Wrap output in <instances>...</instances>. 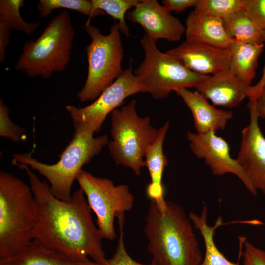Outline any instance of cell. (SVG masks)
I'll use <instances>...</instances> for the list:
<instances>
[{
	"label": "cell",
	"mask_w": 265,
	"mask_h": 265,
	"mask_svg": "<svg viewBox=\"0 0 265 265\" xmlns=\"http://www.w3.org/2000/svg\"><path fill=\"white\" fill-rule=\"evenodd\" d=\"M27 173L37 209L34 239L76 261L91 260L106 265L103 238L93 222L83 190L75 191L68 201L52 193L46 180H40L28 166L16 164Z\"/></svg>",
	"instance_id": "obj_1"
},
{
	"label": "cell",
	"mask_w": 265,
	"mask_h": 265,
	"mask_svg": "<svg viewBox=\"0 0 265 265\" xmlns=\"http://www.w3.org/2000/svg\"><path fill=\"white\" fill-rule=\"evenodd\" d=\"M148 250L152 259L150 265H199L203 256L190 220L183 208L166 201L161 212L151 200L144 228Z\"/></svg>",
	"instance_id": "obj_2"
},
{
	"label": "cell",
	"mask_w": 265,
	"mask_h": 265,
	"mask_svg": "<svg viewBox=\"0 0 265 265\" xmlns=\"http://www.w3.org/2000/svg\"><path fill=\"white\" fill-rule=\"evenodd\" d=\"M74 132L72 139L59 155L55 163L48 164L32 156L33 152L13 155V165L23 164L37 171L50 184L52 194L57 198L68 201L71 197L74 182L84 165L90 162L108 145L107 135L94 137V130L88 125L73 122Z\"/></svg>",
	"instance_id": "obj_3"
},
{
	"label": "cell",
	"mask_w": 265,
	"mask_h": 265,
	"mask_svg": "<svg viewBox=\"0 0 265 265\" xmlns=\"http://www.w3.org/2000/svg\"><path fill=\"white\" fill-rule=\"evenodd\" d=\"M37 209L30 186L0 171V260L12 256L34 239Z\"/></svg>",
	"instance_id": "obj_4"
},
{
	"label": "cell",
	"mask_w": 265,
	"mask_h": 265,
	"mask_svg": "<svg viewBox=\"0 0 265 265\" xmlns=\"http://www.w3.org/2000/svg\"><path fill=\"white\" fill-rule=\"evenodd\" d=\"M75 30L69 13L63 11L48 24L35 40L22 46L15 69L29 77L48 79L64 71L71 60Z\"/></svg>",
	"instance_id": "obj_5"
},
{
	"label": "cell",
	"mask_w": 265,
	"mask_h": 265,
	"mask_svg": "<svg viewBox=\"0 0 265 265\" xmlns=\"http://www.w3.org/2000/svg\"><path fill=\"white\" fill-rule=\"evenodd\" d=\"M136 106V100L133 99L112 112V139L107 145L117 165L130 168L138 176L145 166L146 152L157 139L159 129L151 125L150 117L138 115Z\"/></svg>",
	"instance_id": "obj_6"
},
{
	"label": "cell",
	"mask_w": 265,
	"mask_h": 265,
	"mask_svg": "<svg viewBox=\"0 0 265 265\" xmlns=\"http://www.w3.org/2000/svg\"><path fill=\"white\" fill-rule=\"evenodd\" d=\"M84 28L91 41L86 47L87 78L77 95L81 102L95 100L124 72L122 68L123 48L118 23L111 26L110 33L106 35L91 24L89 18Z\"/></svg>",
	"instance_id": "obj_7"
},
{
	"label": "cell",
	"mask_w": 265,
	"mask_h": 265,
	"mask_svg": "<svg viewBox=\"0 0 265 265\" xmlns=\"http://www.w3.org/2000/svg\"><path fill=\"white\" fill-rule=\"evenodd\" d=\"M140 43L144 58L134 73L142 93H148L156 99H163L177 89L195 88L207 77L190 71L176 58L161 52L156 41L146 34Z\"/></svg>",
	"instance_id": "obj_8"
},
{
	"label": "cell",
	"mask_w": 265,
	"mask_h": 265,
	"mask_svg": "<svg viewBox=\"0 0 265 265\" xmlns=\"http://www.w3.org/2000/svg\"><path fill=\"white\" fill-rule=\"evenodd\" d=\"M76 180L96 216L97 227L103 238L114 240L115 218L130 211L133 205L134 198L129 187L123 184L115 186L112 180L96 177L83 169Z\"/></svg>",
	"instance_id": "obj_9"
},
{
	"label": "cell",
	"mask_w": 265,
	"mask_h": 265,
	"mask_svg": "<svg viewBox=\"0 0 265 265\" xmlns=\"http://www.w3.org/2000/svg\"><path fill=\"white\" fill-rule=\"evenodd\" d=\"M132 62L131 60L128 68L90 105L83 107L66 106L72 121L86 124L98 133L107 116L117 109L127 98L142 93L138 79L132 72Z\"/></svg>",
	"instance_id": "obj_10"
},
{
	"label": "cell",
	"mask_w": 265,
	"mask_h": 265,
	"mask_svg": "<svg viewBox=\"0 0 265 265\" xmlns=\"http://www.w3.org/2000/svg\"><path fill=\"white\" fill-rule=\"evenodd\" d=\"M187 138L190 147L198 158L203 159L213 175L222 176L226 173L236 175L253 195L257 192L253 188L243 168L230 155L228 143L215 132L198 133L188 132Z\"/></svg>",
	"instance_id": "obj_11"
},
{
	"label": "cell",
	"mask_w": 265,
	"mask_h": 265,
	"mask_svg": "<svg viewBox=\"0 0 265 265\" xmlns=\"http://www.w3.org/2000/svg\"><path fill=\"white\" fill-rule=\"evenodd\" d=\"M249 124L241 131V143L237 160L253 188L265 195V138L259 125L254 100H249Z\"/></svg>",
	"instance_id": "obj_12"
},
{
	"label": "cell",
	"mask_w": 265,
	"mask_h": 265,
	"mask_svg": "<svg viewBox=\"0 0 265 265\" xmlns=\"http://www.w3.org/2000/svg\"><path fill=\"white\" fill-rule=\"evenodd\" d=\"M130 22L139 24L146 35L157 42L162 39L177 42L185 32L186 26L156 0H140L126 14Z\"/></svg>",
	"instance_id": "obj_13"
},
{
	"label": "cell",
	"mask_w": 265,
	"mask_h": 265,
	"mask_svg": "<svg viewBox=\"0 0 265 265\" xmlns=\"http://www.w3.org/2000/svg\"><path fill=\"white\" fill-rule=\"evenodd\" d=\"M190 71L202 75H212L229 69V48L186 40L166 52Z\"/></svg>",
	"instance_id": "obj_14"
},
{
	"label": "cell",
	"mask_w": 265,
	"mask_h": 265,
	"mask_svg": "<svg viewBox=\"0 0 265 265\" xmlns=\"http://www.w3.org/2000/svg\"><path fill=\"white\" fill-rule=\"evenodd\" d=\"M250 87L228 69L207 76L195 88L213 106L233 108L248 98Z\"/></svg>",
	"instance_id": "obj_15"
},
{
	"label": "cell",
	"mask_w": 265,
	"mask_h": 265,
	"mask_svg": "<svg viewBox=\"0 0 265 265\" xmlns=\"http://www.w3.org/2000/svg\"><path fill=\"white\" fill-rule=\"evenodd\" d=\"M179 96L190 110L195 129L198 133H216L225 129L233 114L232 111L217 109L198 91L179 89L174 91Z\"/></svg>",
	"instance_id": "obj_16"
},
{
	"label": "cell",
	"mask_w": 265,
	"mask_h": 265,
	"mask_svg": "<svg viewBox=\"0 0 265 265\" xmlns=\"http://www.w3.org/2000/svg\"><path fill=\"white\" fill-rule=\"evenodd\" d=\"M169 127V122L167 121L159 129L158 137L148 148L145 156V166L148 169L151 179V182L147 187V194L151 200L155 202L162 212L165 210L166 206L162 180L165 168L168 165L163 145Z\"/></svg>",
	"instance_id": "obj_17"
},
{
	"label": "cell",
	"mask_w": 265,
	"mask_h": 265,
	"mask_svg": "<svg viewBox=\"0 0 265 265\" xmlns=\"http://www.w3.org/2000/svg\"><path fill=\"white\" fill-rule=\"evenodd\" d=\"M186 40L228 48L234 41L220 19L193 10L186 21Z\"/></svg>",
	"instance_id": "obj_18"
},
{
	"label": "cell",
	"mask_w": 265,
	"mask_h": 265,
	"mask_svg": "<svg viewBox=\"0 0 265 265\" xmlns=\"http://www.w3.org/2000/svg\"><path fill=\"white\" fill-rule=\"evenodd\" d=\"M0 265H101L91 259L74 260L36 239L16 254L0 260Z\"/></svg>",
	"instance_id": "obj_19"
},
{
	"label": "cell",
	"mask_w": 265,
	"mask_h": 265,
	"mask_svg": "<svg viewBox=\"0 0 265 265\" xmlns=\"http://www.w3.org/2000/svg\"><path fill=\"white\" fill-rule=\"evenodd\" d=\"M264 44H252L234 40L230 51V71L249 86L256 74L258 58L264 50Z\"/></svg>",
	"instance_id": "obj_20"
},
{
	"label": "cell",
	"mask_w": 265,
	"mask_h": 265,
	"mask_svg": "<svg viewBox=\"0 0 265 265\" xmlns=\"http://www.w3.org/2000/svg\"><path fill=\"white\" fill-rule=\"evenodd\" d=\"M207 207L203 205L200 215L191 212L189 218L194 227L199 230L205 246V253L204 259L199 265H240L238 262L236 263L229 261L217 248L214 237L216 229L223 224L222 218L219 216L213 226L207 224Z\"/></svg>",
	"instance_id": "obj_21"
},
{
	"label": "cell",
	"mask_w": 265,
	"mask_h": 265,
	"mask_svg": "<svg viewBox=\"0 0 265 265\" xmlns=\"http://www.w3.org/2000/svg\"><path fill=\"white\" fill-rule=\"evenodd\" d=\"M229 36L234 40L245 43H264L263 31L260 30L242 10L223 21Z\"/></svg>",
	"instance_id": "obj_22"
},
{
	"label": "cell",
	"mask_w": 265,
	"mask_h": 265,
	"mask_svg": "<svg viewBox=\"0 0 265 265\" xmlns=\"http://www.w3.org/2000/svg\"><path fill=\"white\" fill-rule=\"evenodd\" d=\"M24 2L23 0H0V25L10 31L16 30L30 35L38 29L39 23H28L22 18L20 9Z\"/></svg>",
	"instance_id": "obj_23"
},
{
	"label": "cell",
	"mask_w": 265,
	"mask_h": 265,
	"mask_svg": "<svg viewBox=\"0 0 265 265\" xmlns=\"http://www.w3.org/2000/svg\"><path fill=\"white\" fill-rule=\"evenodd\" d=\"M37 8L40 16L43 18L53 10L62 8L78 11L88 16L90 19L106 14L103 11L95 9L91 0H39Z\"/></svg>",
	"instance_id": "obj_24"
},
{
	"label": "cell",
	"mask_w": 265,
	"mask_h": 265,
	"mask_svg": "<svg viewBox=\"0 0 265 265\" xmlns=\"http://www.w3.org/2000/svg\"><path fill=\"white\" fill-rule=\"evenodd\" d=\"M140 0H91L95 9L103 11L118 22L119 29L122 34L128 36L129 28L126 22L127 13L133 8Z\"/></svg>",
	"instance_id": "obj_25"
},
{
	"label": "cell",
	"mask_w": 265,
	"mask_h": 265,
	"mask_svg": "<svg viewBox=\"0 0 265 265\" xmlns=\"http://www.w3.org/2000/svg\"><path fill=\"white\" fill-rule=\"evenodd\" d=\"M243 0H199L194 10L222 21L242 10Z\"/></svg>",
	"instance_id": "obj_26"
},
{
	"label": "cell",
	"mask_w": 265,
	"mask_h": 265,
	"mask_svg": "<svg viewBox=\"0 0 265 265\" xmlns=\"http://www.w3.org/2000/svg\"><path fill=\"white\" fill-rule=\"evenodd\" d=\"M25 129L14 123L9 116L8 106L0 98V136L15 142L20 141Z\"/></svg>",
	"instance_id": "obj_27"
},
{
	"label": "cell",
	"mask_w": 265,
	"mask_h": 265,
	"mask_svg": "<svg viewBox=\"0 0 265 265\" xmlns=\"http://www.w3.org/2000/svg\"><path fill=\"white\" fill-rule=\"evenodd\" d=\"M119 226V236L117 246L114 254L109 259H107L106 265H145L135 261L127 253L124 241V214L117 217Z\"/></svg>",
	"instance_id": "obj_28"
},
{
	"label": "cell",
	"mask_w": 265,
	"mask_h": 265,
	"mask_svg": "<svg viewBox=\"0 0 265 265\" xmlns=\"http://www.w3.org/2000/svg\"><path fill=\"white\" fill-rule=\"evenodd\" d=\"M242 10L261 30H265V0H243Z\"/></svg>",
	"instance_id": "obj_29"
},
{
	"label": "cell",
	"mask_w": 265,
	"mask_h": 265,
	"mask_svg": "<svg viewBox=\"0 0 265 265\" xmlns=\"http://www.w3.org/2000/svg\"><path fill=\"white\" fill-rule=\"evenodd\" d=\"M244 244V265H265V251L255 246L247 241H245Z\"/></svg>",
	"instance_id": "obj_30"
},
{
	"label": "cell",
	"mask_w": 265,
	"mask_h": 265,
	"mask_svg": "<svg viewBox=\"0 0 265 265\" xmlns=\"http://www.w3.org/2000/svg\"><path fill=\"white\" fill-rule=\"evenodd\" d=\"M199 0H163V6L170 12L177 13L185 11L187 8L195 7Z\"/></svg>",
	"instance_id": "obj_31"
},
{
	"label": "cell",
	"mask_w": 265,
	"mask_h": 265,
	"mask_svg": "<svg viewBox=\"0 0 265 265\" xmlns=\"http://www.w3.org/2000/svg\"><path fill=\"white\" fill-rule=\"evenodd\" d=\"M254 101L258 117L265 119V83L256 94Z\"/></svg>",
	"instance_id": "obj_32"
},
{
	"label": "cell",
	"mask_w": 265,
	"mask_h": 265,
	"mask_svg": "<svg viewBox=\"0 0 265 265\" xmlns=\"http://www.w3.org/2000/svg\"><path fill=\"white\" fill-rule=\"evenodd\" d=\"M11 31L2 25H0V62L5 58V51L10 42Z\"/></svg>",
	"instance_id": "obj_33"
},
{
	"label": "cell",
	"mask_w": 265,
	"mask_h": 265,
	"mask_svg": "<svg viewBox=\"0 0 265 265\" xmlns=\"http://www.w3.org/2000/svg\"><path fill=\"white\" fill-rule=\"evenodd\" d=\"M263 38H264V43L265 44V30L263 31ZM265 83V63L263 69L262 75L261 79H260L258 82L254 86L251 87V91L253 93H257L261 88L262 87L263 85Z\"/></svg>",
	"instance_id": "obj_34"
}]
</instances>
